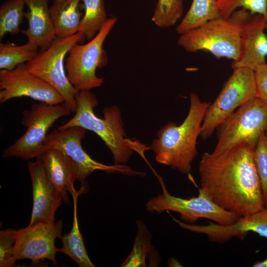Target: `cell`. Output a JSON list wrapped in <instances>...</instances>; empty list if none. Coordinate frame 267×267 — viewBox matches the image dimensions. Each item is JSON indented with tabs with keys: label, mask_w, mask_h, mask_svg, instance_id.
I'll return each mask as SVG.
<instances>
[{
	"label": "cell",
	"mask_w": 267,
	"mask_h": 267,
	"mask_svg": "<svg viewBox=\"0 0 267 267\" xmlns=\"http://www.w3.org/2000/svg\"><path fill=\"white\" fill-rule=\"evenodd\" d=\"M254 148L241 144L225 153L203 154L201 189L219 206L241 217L265 208Z\"/></svg>",
	"instance_id": "cell-1"
},
{
	"label": "cell",
	"mask_w": 267,
	"mask_h": 267,
	"mask_svg": "<svg viewBox=\"0 0 267 267\" xmlns=\"http://www.w3.org/2000/svg\"><path fill=\"white\" fill-rule=\"evenodd\" d=\"M76 98L75 114L57 129L64 130L78 126L94 132L110 149L116 164L126 163L134 151L146 160L144 152L150 147L126 137L118 107L111 105L105 107L103 110V118H100L94 112L98 100L90 90L79 91Z\"/></svg>",
	"instance_id": "cell-2"
},
{
	"label": "cell",
	"mask_w": 267,
	"mask_h": 267,
	"mask_svg": "<svg viewBox=\"0 0 267 267\" xmlns=\"http://www.w3.org/2000/svg\"><path fill=\"white\" fill-rule=\"evenodd\" d=\"M209 105L196 94H190V108L183 123L177 125L169 122L158 131L157 137L152 142L150 148L157 162L182 174L190 172L197 153V139Z\"/></svg>",
	"instance_id": "cell-3"
},
{
	"label": "cell",
	"mask_w": 267,
	"mask_h": 267,
	"mask_svg": "<svg viewBox=\"0 0 267 267\" xmlns=\"http://www.w3.org/2000/svg\"><path fill=\"white\" fill-rule=\"evenodd\" d=\"M251 15L241 8L229 17H219L180 35L178 44L187 52L204 50L235 61L240 54L242 27Z\"/></svg>",
	"instance_id": "cell-4"
},
{
	"label": "cell",
	"mask_w": 267,
	"mask_h": 267,
	"mask_svg": "<svg viewBox=\"0 0 267 267\" xmlns=\"http://www.w3.org/2000/svg\"><path fill=\"white\" fill-rule=\"evenodd\" d=\"M218 142L212 153L219 155L245 144L255 148L267 131V104L255 97L241 106L218 127Z\"/></svg>",
	"instance_id": "cell-5"
},
{
	"label": "cell",
	"mask_w": 267,
	"mask_h": 267,
	"mask_svg": "<svg viewBox=\"0 0 267 267\" xmlns=\"http://www.w3.org/2000/svg\"><path fill=\"white\" fill-rule=\"evenodd\" d=\"M117 18H108L96 35L87 43H76L68 51L65 68L67 77L78 91L90 90L101 86L104 79L96 75L97 68L107 62L103 44L117 22Z\"/></svg>",
	"instance_id": "cell-6"
},
{
	"label": "cell",
	"mask_w": 267,
	"mask_h": 267,
	"mask_svg": "<svg viewBox=\"0 0 267 267\" xmlns=\"http://www.w3.org/2000/svg\"><path fill=\"white\" fill-rule=\"evenodd\" d=\"M84 40L83 36L79 32L66 38L56 37L47 49L40 51L26 63L30 72L45 81L61 94L64 103L73 112L76 111V97L79 91L67 78L64 59L74 44Z\"/></svg>",
	"instance_id": "cell-7"
},
{
	"label": "cell",
	"mask_w": 267,
	"mask_h": 267,
	"mask_svg": "<svg viewBox=\"0 0 267 267\" xmlns=\"http://www.w3.org/2000/svg\"><path fill=\"white\" fill-rule=\"evenodd\" d=\"M71 112L64 104H49L39 102L23 112L21 124L25 133L3 151L4 158L17 157L24 160L37 158L43 152V143L47 131L56 120Z\"/></svg>",
	"instance_id": "cell-8"
},
{
	"label": "cell",
	"mask_w": 267,
	"mask_h": 267,
	"mask_svg": "<svg viewBox=\"0 0 267 267\" xmlns=\"http://www.w3.org/2000/svg\"><path fill=\"white\" fill-rule=\"evenodd\" d=\"M233 69L219 95L207 108L200 134L203 139L210 137L236 108L256 97L255 71L247 68Z\"/></svg>",
	"instance_id": "cell-9"
},
{
	"label": "cell",
	"mask_w": 267,
	"mask_h": 267,
	"mask_svg": "<svg viewBox=\"0 0 267 267\" xmlns=\"http://www.w3.org/2000/svg\"><path fill=\"white\" fill-rule=\"evenodd\" d=\"M159 179L162 193L151 198L146 203V209L149 212H176L180 214L182 222L190 224L200 218H205L220 224L228 225L240 217L219 206L201 188L199 189L198 196L182 198L171 195L163 180L161 178Z\"/></svg>",
	"instance_id": "cell-10"
},
{
	"label": "cell",
	"mask_w": 267,
	"mask_h": 267,
	"mask_svg": "<svg viewBox=\"0 0 267 267\" xmlns=\"http://www.w3.org/2000/svg\"><path fill=\"white\" fill-rule=\"evenodd\" d=\"M87 130L74 126L64 130L54 129L47 134L43 143V151L53 148L60 150L76 164L79 171L78 180L84 184L87 177L95 171L124 175L144 176L143 172L133 170L124 164L107 165L93 159L83 149L82 140Z\"/></svg>",
	"instance_id": "cell-11"
},
{
	"label": "cell",
	"mask_w": 267,
	"mask_h": 267,
	"mask_svg": "<svg viewBox=\"0 0 267 267\" xmlns=\"http://www.w3.org/2000/svg\"><path fill=\"white\" fill-rule=\"evenodd\" d=\"M63 222L60 220L52 223H37L17 230L14 247L16 261L30 260L38 264L45 259L56 265L57 238L62 236Z\"/></svg>",
	"instance_id": "cell-12"
},
{
	"label": "cell",
	"mask_w": 267,
	"mask_h": 267,
	"mask_svg": "<svg viewBox=\"0 0 267 267\" xmlns=\"http://www.w3.org/2000/svg\"><path fill=\"white\" fill-rule=\"evenodd\" d=\"M0 103L15 98L28 97L49 104L64 103L61 94L21 64L11 70H0Z\"/></svg>",
	"instance_id": "cell-13"
},
{
	"label": "cell",
	"mask_w": 267,
	"mask_h": 267,
	"mask_svg": "<svg viewBox=\"0 0 267 267\" xmlns=\"http://www.w3.org/2000/svg\"><path fill=\"white\" fill-rule=\"evenodd\" d=\"M182 228L207 236L212 242H225L233 237L242 238L249 232H253L267 238V209L240 217L233 223L222 225L210 222L207 225H196L173 218Z\"/></svg>",
	"instance_id": "cell-14"
},
{
	"label": "cell",
	"mask_w": 267,
	"mask_h": 267,
	"mask_svg": "<svg viewBox=\"0 0 267 267\" xmlns=\"http://www.w3.org/2000/svg\"><path fill=\"white\" fill-rule=\"evenodd\" d=\"M33 195V207L29 225L52 223L63 198L49 180L41 160L36 158L27 164Z\"/></svg>",
	"instance_id": "cell-15"
},
{
	"label": "cell",
	"mask_w": 267,
	"mask_h": 267,
	"mask_svg": "<svg viewBox=\"0 0 267 267\" xmlns=\"http://www.w3.org/2000/svg\"><path fill=\"white\" fill-rule=\"evenodd\" d=\"M266 19L264 16H250L242 29L240 54L238 59L233 61V69L247 68L255 70L258 66L266 63Z\"/></svg>",
	"instance_id": "cell-16"
},
{
	"label": "cell",
	"mask_w": 267,
	"mask_h": 267,
	"mask_svg": "<svg viewBox=\"0 0 267 267\" xmlns=\"http://www.w3.org/2000/svg\"><path fill=\"white\" fill-rule=\"evenodd\" d=\"M37 158L42 162L50 182L61 195L63 201L69 203L67 193H77L74 185L78 179L79 171L75 162L57 149L49 148L44 151Z\"/></svg>",
	"instance_id": "cell-17"
},
{
	"label": "cell",
	"mask_w": 267,
	"mask_h": 267,
	"mask_svg": "<svg viewBox=\"0 0 267 267\" xmlns=\"http://www.w3.org/2000/svg\"><path fill=\"white\" fill-rule=\"evenodd\" d=\"M28 7L24 17L28 28L21 31L28 42L35 44L41 51L47 49L56 37L49 13L48 0H24Z\"/></svg>",
	"instance_id": "cell-18"
},
{
	"label": "cell",
	"mask_w": 267,
	"mask_h": 267,
	"mask_svg": "<svg viewBox=\"0 0 267 267\" xmlns=\"http://www.w3.org/2000/svg\"><path fill=\"white\" fill-rule=\"evenodd\" d=\"M80 0H53L49 13L56 37L66 38L78 32L83 16Z\"/></svg>",
	"instance_id": "cell-19"
},
{
	"label": "cell",
	"mask_w": 267,
	"mask_h": 267,
	"mask_svg": "<svg viewBox=\"0 0 267 267\" xmlns=\"http://www.w3.org/2000/svg\"><path fill=\"white\" fill-rule=\"evenodd\" d=\"M86 185H82L77 193L71 195L74 201V212L72 227L71 231L60 237L62 247L57 248V252L63 253L73 260L80 267H94L95 266L90 260L85 247L82 234L79 228L77 201L79 196L87 190Z\"/></svg>",
	"instance_id": "cell-20"
},
{
	"label": "cell",
	"mask_w": 267,
	"mask_h": 267,
	"mask_svg": "<svg viewBox=\"0 0 267 267\" xmlns=\"http://www.w3.org/2000/svg\"><path fill=\"white\" fill-rule=\"evenodd\" d=\"M136 223L137 230L133 248L121 267H147V259L149 260V266H158L160 260L151 244V233L142 221L138 220Z\"/></svg>",
	"instance_id": "cell-21"
},
{
	"label": "cell",
	"mask_w": 267,
	"mask_h": 267,
	"mask_svg": "<svg viewBox=\"0 0 267 267\" xmlns=\"http://www.w3.org/2000/svg\"><path fill=\"white\" fill-rule=\"evenodd\" d=\"M220 16L218 0H193L176 30L181 35Z\"/></svg>",
	"instance_id": "cell-22"
},
{
	"label": "cell",
	"mask_w": 267,
	"mask_h": 267,
	"mask_svg": "<svg viewBox=\"0 0 267 267\" xmlns=\"http://www.w3.org/2000/svg\"><path fill=\"white\" fill-rule=\"evenodd\" d=\"M85 13L81 21L78 32L84 39L90 41L101 29L108 18L103 0H80Z\"/></svg>",
	"instance_id": "cell-23"
},
{
	"label": "cell",
	"mask_w": 267,
	"mask_h": 267,
	"mask_svg": "<svg viewBox=\"0 0 267 267\" xmlns=\"http://www.w3.org/2000/svg\"><path fill=\"white\" fill-rule=\"evenodd\" d=\"M38 46L28 42L17 45L7 42L0 44V69L11 70L32 59L38 53Z\"/></svg>",
	"instance_id": "cell-24"
},
{
	"label": "cell",
	"mask_w": 267,
	"mask_h": 267,
	"mask_svg": "<svg viewBox=\"0 0 267 267\" xmlns=\"http://www.w3.org/2000/svg\"><path fill=\"white\" fill-rule=\"evenodd\" d=\"M24 0H7L0 7V39L7 33L17 34L24 16Z\"/></svg>",
	"instance_id": "cell-25"
},
{
	"label": "cell",
	"mask_w": 267,
	"mask_h": 267,
	"mask_svg": "<svg viewBox=\"0 0 267 267\" xmlns=\"http://www.w3.org/2000/svg\"><path fill=\"white\" fill-rule=\"evenodd\" d=\"M183 12V0H158L152 21L160 28H170L180 20Z\"/></svg>",
	"instance_id": "cell-26"
},
{
	"label": "cell",
	"mask_w": 267,
	"mask_h": 267,
	"mask_svg": "<svg viewBox=\"0 0 267 267\" xmlns=\"http://www.w3.org/2000/svg\"><path fill=\"white\" fill-rule=\"evenodd\" d=\"M221 16L227 17L239 7L251 14H259L267 18V0H218Z\"/></svg>",
	"instance_id": "cell-27"
},
{
	"label": "cell",
	"mask_w": 267,
	"mask_h": 267,
	"mask_svg": "<svg viewBox=\"0 0 267 267\" xmlns=\"http://www.w3.org/2000/svg\"><path fill=\"white\" fill-rule=\"evenodd\" d=\"M254 159L261 182L265 207L267 209V138L265 133L261 136L254 149Z\"/></svg>",
	"instance_id": "cell-28"
},
{
	"label": "cell",
	"mask_w": 267,
	"mask_h": 267,
	"mask_svg": "<svg viewBox=\"0 0 267 267\" xmlns=\"http://www.w3.org/2000/svg\"><path fill=\"white\" fill-rule=\"evenodd\" d=\"M17 230L8 228L0 231V267H13L16 261L14 258V247Z\"/></svg>",
	"instance_id": "cell-29"
},
{
	"label": "cell",
	"mask_w": 267,
	"mask_h": 267,
	"mask_svg": "<svg viewBox=\"0 0 267 267\" xmlns=\"http://www.w3.org/2000/svg\"><path fill=\"white\" fill-rule=\"evenodd\" d=\"M256 83V97L267 104V64L258 66L254 70Z\"/></svg>",
	"instance_id": "cell-30"
},
{
	"label": "cell",
	"mask_w": 267,
	"mask_h": 267,
	"mask_svg": "<svg viewBox=\"0 0 267 267\" xmlns=\"http://www.w3.org/2000/svg\"><path fill=\"white\" fill-rule=\"evenodd\" d=\"M253 267H267V258L262 261H259L255 263Z\"/></svg>",
	"instance_id": "cell-31"
},
{
	"label": "cell",
	"mask_w": 267,
	"mask_h": 267,
	"mask_svg": "<svg viewBox=\"0 0 267 267\" xmlns=\"http://www.w3.org/2000/svg\"><path fill=\"white\" fill-rule=\"evenodd\" d=\"M266 27H267V18L266 19Z\"/></svg>",
	"instance_id": "cell-32"
},
{
	"label": "cell",
	"mask_w": 267,
	"mask_h": 267,
	"mask_svg": "<svg viewBox=\"0 0 267 267\" xmlns=\"http://www.w3.org/2000/svg\"><path fill=\"white\" fill-rule=\"evenodd\" d=\"M266 136H267V134H266Z\"/></svg>",
	"instance_id": "cell-33"
}]
</instances>
